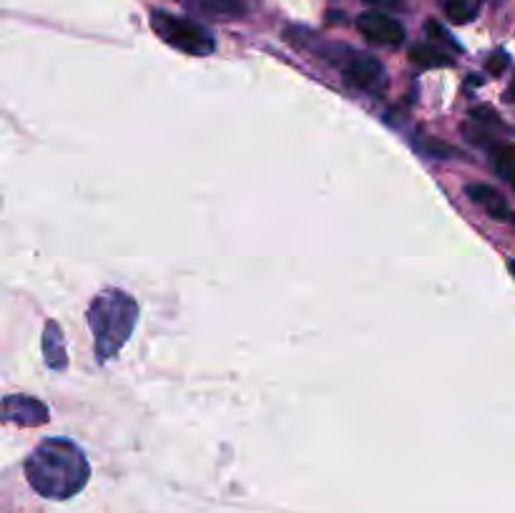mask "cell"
I'll return each instance as SVG.
<instances>
[{"mask_svg":"<svg viewBox=\"0 0 515 513\" xmlns=\"http://www.w3.org/2000/svg\"><path fill=\"white\" fill-rule=\"evenodd\" d=\"M91 468L76 443L66 438H48L26 461V478L33 491L51 501H66L81 493Z\"/></svg>","mask_w":515,"mask_h":513,"instance_id":"obj_1","label":"cell"},{"mask_svg":"<svg viewBox=\"0 0 515 513\" xmlns=\"http://www.w3.org/2000/svg\"><path fill=\"white\" fill-rule=\"evenodd\" d=\"M139 320V305L129 292L103 290L88 307V325L93 332V350L98 363H109L134 332Z\"/></svg>","mask_w":515,"mask_h":513,"instance_id":"obj_2","label":"cell"},{"mask_svg":"<svg viewBox=\"0 0 515 513\" xmlns=\"http://www.w3.org/2000/svg\"><path fill=\"white\" fill-rule=\"evenodd\" d=\"M151 28L161 41L169 43L176 51L189 53V56H209L217 48L214 36L204 26L189 21V18L171 16L166 11L151 13Z\"/></svg>","mask_w":515,"mask_h":513,"instance_id":"obj_3","label":"cell"},{"mask_svg":"<svg viewBox=\"0 0 515 513\" xmlns=\"http://www.w3.org/2000/svg\"><path fill=\"white\" fill-rule=\"evenodd\" d=\"M357 28H360V33L367 41L377 43V46H400V43L405 41V28H402V23L382 11L362 13V16L357 18Z\"/></svg>","mask_w":515,"mask_h":513,"instance_id":"obj_4","label":"cell"},{"mask_svg":"<svg viewBox=\"0 0 515 513\" xmlns=\"http://www.w3.org/2000/svg\"><path fill=\"white\" fill-rule=\"evenodd\" d=\"M342 68H345V78L357 86V89L372 91L377 89L382 83V76H385V68L382 63L377 61L375 56H367V53H355L352 51L350 56L342 61Z\"/></svg>","mask_w":515,"mask_h":513,"instance_id":"obj_5","label":"cell"},{"mask_svg":"<svg viewBox=\"0 0 515 513\" xmlns=\"http://www.w3.org/2000/svg\"><path fill=\"white\" fill-rule=\"evenodd\" d=\"M6 420L18 425H41L48 420V408L31 395H11L3 403Z\"/></svg>","mask_w":515,"mask_h":513,"instance_id":"obj_6","label":"cell"},{"mask_svg":"<svg viewBox=\"0 0 515 513\" xmlns=\"http://www.w3.org/2000/svg\"><path fill=\"white\" fill-rule=\"evenodd\" d=\"M468 197H470V202L478 204V207L483 209L488 217L498 219V222H505V219H515V214L510 212L508 204H505V199L500 197V194L495 192L493 187H488V184H470Z\"/></svg>","mask_w":515,"mask_h":513,"instance_id":"obj_7","label":"cell"},{"mask_svg":"<svg viewBox=\"0 0 515 513\" xmlns=\"http://www.w3.org/2000/svg\"><path fill=\"white\" fill-rule=\"evenodd\" d=\"M43 355H46L48 368L63 370L68 365L66 342H63V332L56 322H46V332H43Z\"/></svg>","mask_w":515,"mask_h":513,"instance_id":"obj_8","label":"cell"},{"mask_svg":"<svg viewBox=\"0 0 515 513\" xmlns=\"http://www.w3.org/2000/svg\"><path fill=\"white\" fill-rule=\"evenodd\" d=\"M443 3V13L450 23H470L478 18L480 6H483V0H440Z\"/></svg>","mask_w":515,"mask_h":513,"instance_id":"obj_9","label":"cell"},{"mask_svg":"<svg viewBox=\"0 0 515 513\" xmlns=\"http://www.w3.org/2000/svg\"><path fill=\"white\" fill-rule=\"evenodd\" d=\"M412 63H418L420 68H440V66H450L453 58L443 51L440 46H430V43H420L410 51Z\"/></svg>","mask_w":515,"mask_h":513,"instance_id":"obj_10","label":"cell"},{"mask_svg":"<svg viewBox=\"0 0 515 513\" xmlns=\"http://www.w3.org/2000/svg\"><path fill=\"white\" fill-rule=\"evenodd\" d=\"M493 166L498 177L515 189V144H500L493 149Z\"/></svg>","mask_w":515,"mask_h":513,"instance_id":"obj_11","label":"cell"},{"mask_svg":"<svg viewBox=\"0 0 515 513\" xmlns=\"http://www.w3.org/2000/svg\"><path fill=\"white\" fill-rule=\"evenodd\" d=\"M191 3H194L196 8H201V11L222 18H237L244 13V6L239 0H191Z\"/></svg>","mask_w":515,"mask_h":513,"instance_id":"obj_12","label":"cell"},{"mask_svg":"<svg viewBox=\"0 0 515 513\" xmlns=\"http://www.w3.org/2000/svg\"><path fill=\"white\" fill-rule=\"evenodd\" d=\"M505 66H508V56H505L503 51L493 53V58L488 61V71L493 73V76H500V73L505 71Z\"/></svg>","mask_w":515,"mask_h":513,"instance_id":"obj_13","label":"cell"},{"mask_svg":"<svg viewBox=\"0 0 515 513\" xmlns=\"http://www.w3.org/2000/svg\"><path fill=\"white\" fill-rule=\"evenodd\" d=\"M365 3L375 8H400V0H365Z\"/></svg>","mask_w":515,"mask_h":513,"instance_id":"obj_14","label":"cell"},{"mask_svg":"<svg viewBox=\"0 0 515 513\" xmlns=\"http://www.w3.org/2000/svg\"><path fill=\"white\" fill-rule=\"evenodd\" d=\"M510 272H513V277H515V260L510 262Z\"/></svg>","mask_w":515,"mask_h":513,"instance_id":"obj_15","label":"cell"},{"mask_svg":"<svg viewBox=\"0 0 515 513\" xmlns=\"http://www.w3.org/2000/svg\"><path fill=\"white\" fill-rule=\"evenodd\" d=\"M510 99H515V83H513V89H510Z\"/></svg>","mask_w":515,"mask_h":513,"instance_id":"obj_16","label":"cell"}]
</instances>
